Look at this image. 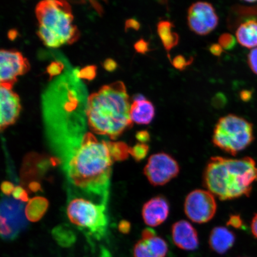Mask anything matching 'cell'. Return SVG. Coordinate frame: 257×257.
Wrapping results in <instances>:
<instances>
[{
	"label": "cell",
	"instance_id": "35",
	"mask_svg": "<svg viewBox=\"0 0 257 257\" xmlns=\"http://www.w3.org/2000/svg\"><path fill=\"white\" fill-rule=\"evenodd\" d=\"M104 69L108 72H113L117 69V64L114 60L108 59L105 60L103 64Z\"/></svg>",
	"mask_w": 257,
	"mask_h": 257
},
{
	"label": "cell",
	"instance_id": "21",
	"mask_svg": "<svg viewBox=\"0 0 257 257\" xmlns=\"http://www.w3.org/2000/svg\"><path fill=\"white\" fill-rule=\"evenodd\" d=\"M108 146L112 159L115 161L125 160L130 154V147L126 143L108 142Z\"/></svg>",
	"mask_w": 257,
	"mask_h": 257
},
{
	"label": "cell",
	"instance_id": "26",
	"mask_svg": "<svg viewBox=\"0 0 257 257\" xmlns=\"http://www.w3.org/2000/svg\"><path fill=\"white\" fill-rule=\"evenodd\" d=\"M96 74V67L95 66H88L80 70L79 78L91 80L95 78Z\"/></svg>",
	"mask_w": 257,
	"mask_h": 257
},
{
	"label": "cell",
	"instance_id": "29",
	"mask_svg": "<svg viewBox=\"0 0 257 257\" xmlns=\"http://www.w3.org/2000/svg\"><path fill=\"white\" fill-rule=\"evenodd\" d=\"M248 63L250 69L257 75V47L250 51L248 56Z\"/></svg>",
	"mask_w": 257,
	"mask_h": 257
},
{
	"label": "cell",
	"instance_id": "18",
	"mask_svg": "<svg viewBox=\"0 0 257 257\" xmlns=\"http://www.w3.org/2000/svg\"><path fill=\"white\" fill-rule=\"evenodd\" d=\"M237 41L248 48L257 47V21L250 20L241 24L236 32Z\"/></svg>",
	"mask_w": 257,
	"mask_h": 257
},
{
	"label": "cell",
	"instance_id": "39",
	"mask_svg": "<svg viewBox=\"0 0 257 257\" xmlns=\"http://www.w3.org/2000/svg\"><path fill=\"white\" fill-rule=\"evenodd\" d=\"M252 92L248 90H243L240 93V97L243 101L248 102L252 98Z\"/></svg>",
	"mask_w": 257,
	"mask_h": 257
},
{
	"label": "cell",
	"instance_id": "40",
	"mask_svg": "<svg viewBox=\"0 0 257 257\" xmlns=\"http://www.w3.org/2000/svg\"><path fill=\"white\" fill-rule=\"evenodd\" d=\"M250 230L253 236L257 239V214L252 218L250 223Z\"/></svg>",
	"mask_w": 257,
	"mask_h": 257
},
{
	"label": "cell",
	"instance_id": "19",
	"mask_svg": "<svg viewBox=\"0 0 257 257\" xmlns=\"http://www.w3.org/2000/svg\"><path fill=\"white\" fill-rule=\"evenodd\" d=\"M174 27V25L168 21H160L157 25V32L164 47L168 53L173 48L178 46L179 41L178 34L173 31Z\"/></svg>",
	"mask_w": 257,
	"mask_h": 257
},
{
	"label": "cell",
	"instance_id": "9",
	"mask_svg": "<svg viewBox=\"0 0 257 257\" xmlns=\"http://www.w3.org/2000/svg\"><path fill=\"white\" fill-rule=\"evenodd\" d=\"M24 205L12 198L3 199L1 207V234L5 239H14L27 225Z\"/></svg>",
	"mask_w": 257,
	"mask_h": 257
},
{
	"label": "cell",
	"instance_id": "11",
	"mask_svg": "<svg viewBox=\"0 0 257 257\" xmlns=\"http://www.w3.org/2000/svg\"><path fill=\"white\" fill-rule=\"evenodd\" d=\"M28 60L17 51L2 50L0 52V81L14 85L17 77L29 70Z\"/></svg>",
	"mask_w": 257,
	"mask_h": 257
},
{
	"label": "cell",
	"instance_id": "17",
	"mask_svg": "<svg viewBox=\"0 0 257 257\" xmlns=\"http://www.w3.org/2000/svg\"><path fill=\"white\" fill-rule=\"evenodd\" d=\"M155 115V108L152 102L147 99L135 101L131 106L132 121L139 124H149Z\"/></svg>",
	"mask_w": 257,
	"mask_h": 257
},
{
	"label": "cell",
	"instance_id": "20",
	"mask_svg": "<svg viewBox=\"0 0 257 257\" xmlns=\"http://www.w3.org/2000/svg\"><path fill=\"white\" fill-rule=\"evenodd\" d=\"M48 207V201L46 198L36 197L28 202L25 208L26 217L32 222H36L43 217Z\"/></svg>",
	"mask_w": 257,
	"mask_h": 257
},
{
	"label": "cell",
	"instance_id": "25",
	"mask_svg": "<svg viewBox=\"0 0 257 257\" xmlns=\"http://www.w3.org/2000/svg\"><path fill=\"white\" fill-rule=\"evenodd\" d=\"M193 62V58L186 59V57L182 55L177 56L172 60L173 66L177 69L184 70L186 67L190 65Z\"/></svg>",
	"mask_w": 257,
	"mask_h": 257
},
{
	"label": "cell",
	"instance_id": "14",
	"mask_svg": "<svg viewBox=\"0 0 257 257\" xmlns=\"http://www.w3.org/2000/svg\"><path fill=\"white\" fill-rule=\"evenodd\" d=\"M170 213V205L163 196H156L143 205L142 216L145 223L150 227H156L167 220Z\"/></svg>",
	"mask_w": 257,
	"mask_h": 257
},
{
	"label": "cell",
	"instance_id": "27",
	"mask_svg": "<svg viewBox=\"0 0 257 257\" xmlns=\"http://www.w3.org/2000/svg\"><path fill=\"white\" fill-rule=\"evenodd\" d=\"M64 67L62 62H53L48 66L47 71L51 78H52L54 76L59 75L62 72Z\"/></svg>",
	"mask_w": 257,
	"mask_h": 257
},
{
	"label": "cell",
	"instance_id": "38",
	"mask_svg": "<svg viewBox=\"0 0 257 257\" xmlns=\"http://www.w3.org/2000/svg\"><path fill=\"white\" fill-rule=\"evenodd\" d=\"M118 229L123 233H128L131 230V223L126 220H121L118 224Z\"/></svg>",
	"mask_w": 257,
	"mask_h": 257
},
{
	"label": "cell",
	"instance_id": "2",
	"mask_svg": "<svg viewBox=\"0 0 257 257\" xmlns=\"http://www.w3.org/2000/svg\"><path fill=\"white\" fill-rule=\"evenodd\" d=\"M131 106L124 83L117 81L89 96L86 118L94 133L115 140L133 126Z\"/></svg>",
	"mask_w": 257,
	"mask_h": 257
},
{
	"label": "cell",
	"instance_id": "30",
	"mask_svg": "<svg viewBox=\"0 0 257 257\" xmlns=\"http://www.w3.org/2000/svg\"><path fill=\"white\" fill-rule=\"evenodd\" d=\"M134 48L137 53L143 54H146L150 50L149 43L144 39H141L138 41L137 43L135 44Z\"/></svg>",
	"mask_w": 257,
	"mask_h": 257
},
{
	"label": "cell",
	"instance_id": "1",
	"mask_svg": "<svg viewBox=\"0 0 257 257\" xmlns=\"http://www.w3.org/2000/svg\"><path fill=\"white\" fill-rule=\"evenodd\" d=\"M67 179L82 194L107 204L112 159L108 142L86 133L63 161Z\"/></svg>",
	"mask_w": 257,
	"mask_h": 257
},
{
	"label": "cell",
	"instance_id": "34",
	"mask_svg": "<svg viewBox=\"0 0 257 257\" xmlns=\"http://www.w3.org/2000/svg\"><path fill=\"white\" fill-rule=\"evenodd\" d=\"M141 25L139 22L134 19H128L125 23V30L133 29V30L138 31L140 30Z\"/></svg>",
	"mask_w": 257,
	"mask_h": 257
},
{
	"label": "cell",
	"instance_id": "37",
	"mask_svg": "<svg viewBox=\"0 0 257 257\" xmlns=\"http://www.w3.org/2000/svg\"><path fill=\"white\" fill-rule=\"evenodd\" d=\"M226 101V99L225 98V96L223 95L219 94L215 96L213 99V104L215 107H223V105L225 104Z\"/></svg>",
	"mask_w": 257,
	"mask_h": 257
},
{
	"label": "cell",
	"instance_id": "10",
	"mask_svg": "<svg viewBox=\"0 0 257 257\" xmlns=\"http://www.w3.org/2000/svg\"><path fill=\"white\" fill-rule=\"evenodd\" d=\"M188 23L194 33L206 35L217 27L218 17L210 3L198 2L192 4L188 9Z\"/></svg>",
	"mask_w": 257,
	"mask_h": 257
},
{
	"label": "cell",
	"instance_id": "24",
	"mask_svg": "<svg viewBox=\"0 0 257 257\" xmlns=\"http://www.w3.org/2000/svg\"><path fill=\"white\" fill-rule=\"evenodd\" d=\"M236 41L235 38L230 34H223L220 35L219 39H218V44H219L224 50H232L234 46H236Z\"/></svg>",
	"mask_w": 257,
	"mask_h": 257
},
{
	"label": "cell",
	"instance_id": "3",
	"mask_svg": "<svg viewBox=\"0 0 257 257\" xmlns=\"http://www.w3.org/2000/svg\"><path fill=\"white\" fill-rule=\"evenodd\" d=\"M202 178L205 187L221 201L248 197L257 181V166L249 157H213L205 166Z\"/></svg>",
	"mask_w": 257,
	"mask_h": 257
},
{
	"label": "cell",
	"instance_id": "16",
	"mask_svg": "<svg viewBox=\"0 0 257 257\" xmlns=\"http://www.w3.org/2000/svg\"><path fill=\"white\" fill-rule=\"evenodd\" d=\"M236 237L232 231L223 226L214 227L209 237V245L215 252L223 254L233 246Z\"/></svg>",
	"mask_w": 257,
	"mask_h": 257
},
{
	"label": "cell",
	"instance_id": "43",
	"mask_svg": "<svg viewBox=\"0 0 257 257\" xmlns=\"http://www.w3.org/2000/svg\"><path fill=\"white\" fill-rule=\"evenodd\" d=\"M144 99H146L145 98V96L143 95L138 94L134 96V100L135 101H141L144 100Z\"/></svg>",
	"mask_w": 257,
	"mask_h": 257
},
{
	"label": "cell",
	"instance_id": "41",
	"mask_svg": "<svg viewBox=\"0 0 257 257\" xmlns=\"http://www.w3.org/2000/svg\"><path fill=\"white\" fill-rule=\"evenodd\" d=\"M29 189L33 192H37L41 190V185L38 182H32L29 185Z\"/></svg>",
	"mask_w": 257,
	"mask_h": 257
},
{
	"label": "cell",
	"instance_id": "12",
	"mask_svg": "<svg viewBox=\"0 0 257 257\" xmlns=\"http://www.w3.org/2000/svg\"><path fill=\"white\" fill-rule=\"evenodd\" d=\"M168 252V243L150 228L143 231L142 237L134 248L135 257H166Z\"/></svg>",
	"mask_w": 257,
	"mask_h": 257
},
{
	"label": "cell",
	"instance_id": "36",
	"mask_svg": "<svg viewBox=\"0 0 257 257\" xmlns=\"http://www.w3.org/2000/svg\"><path fill=\"white\" fill-rule=\"evenodd\" d=\"M210 51L214 56L220 57L223 52V49L219 44H213L210 47Z\"/></svg>",
	"mask_w": 257,
	"mask_h": 257
},
{
	"label": "cell",
	"instance_id": "28",
	"mask_svg": "<svg viewBox=\"0 0 257 257\" xmlns=\"http://www.w3.org/2000/svg\"><path fill=\"white\" fill-rule=\"evenodd\" d=\"M12 194L13 197H14L16 200H20L22 202H27L29 201L28 193L22 186H16Z\"/></svg>",
	"mask_w": 257,
	"mask_h": 257
},
{
	"label": "cell",
	"instance_id": "15",
	"mask_svg": "<svg viewBox=\"0 0 257 257\" xmlns=\"http://www.w3.org/2000/svg\"><path fill=\"white\" fill-rule=\"evenodd\" d=\"M173 242L183 250H194L199 245L198 233L188 221L179 220L173 224L172 227Z\"/></svg>",
	"mask_w": 257,
	"mask_h": 257
},
{
	"label": "cell",
	"instance_id": "31",
	"mask_svg": "<svg viewBox=\"0 0 257 257\" xmlns=\"http://www.w3.org/2000/svg\"><path fill=\"white\" fill-rule=\"evenodd\" d=\"M228 226H232L236 229H239L243 226V221L238 215L230 216L227 223Z\"/></svg>",
	"mask_w": 257,
	"mask_h": 257
},
{
	"label": "cell",
	"instance_id": "23",
	"mask_svg": "<svg viewBox=\"0 0 257 257\" xmlns=\"http://www.w3.org/2000/svg\"><path fill=\"white\" fill-rule=\"evenodd\" d=\"M54 234L58 242L63 246H68L73 243L74 238L70 231L64 230L63 228H59L56 232L54 231Z\"/></svg>",
	"mask_w": 257,
	"mask_h": 257
},
{
	"label": "cell",
	"instance_id": "7",
	"mask_svg": "<svg viewBox=\"0 0 257 257\" xmlns=\"http://www.w3.org/2000/svg\"><path fill=\"white\" fill-rule=\"evenodd\" d=\"M180 172L177 161L169 154L159 153L151 156L144 169V174L154 186L165 185Z\"/></svg>",
	"mask_w": 257,
	"mask_h": 257
},
{
	"label": "cell",
	"instance_id": "32",
	"mask_svg": "<svg viewBox=\"0 0 257 257\" xmlns=\"http://www.w3.org/2000/svg\"><path fill=\"white\" fill-rule=\"evenodd\" d=\"M136 138L139 143L147 144L150 141L151 137L149 132L141 131L137 133Z\"/></svg>",
	"mask_w": 257,
	"mask_h": 257
},
{
	"label": "cell",
	"instance_id": "22",
	"mask_svg": "<svg viewBox=\"0 0 257 257\" xmlns=\"http://www.w3.org/2000/svg\"><path fill=\"white\" fill-rule=\"evenodd\" d=\"M150 150L149 145L138 143L130 147V154L137 162H140L147 156Z\"/></svg>",
	"mask_w": 257,
	"mask_h": 257
},
{
	"label": "cell",
	"instance_id": "4",
	"mask_svg": "<svg viewBox=\"0 0 257 257\" xmlns=\"http://www.w3.org/2000/svg\"><path fill=\"white\" fill-rule=\"evenodd\" d=\"M36 14L40 27L49 32L61 46L73 43L78 40L79 32L73 24L71 8L67 2H41L37 6Z\"/></svg>",
	"mask_w": 257,
	"mask_h": 257
},
{
	"label": "cell",
	"instance_id": "13",
	"mask_svg": "<svg viewBox=\"0 0 257 257\" xmlns=\"http://www.w3.org/2000/svg\"><path fill=\"white\" fill-rule=\"evenodd\" d=\"M0 87V125L3 131L14 124L21 111L19 96L12 91V86L1 83Z\"/></svg>",
	"mask_w": 257,
	"mask_h": 257
},
{
	"label": "cell",
	"instance_id": "6",
	"mask_svg": "<svg viewBox=\"0 0 257 257\" xmlns=\"http://www.w3.org/2000/svg\"><path fill=\"white\" fill-rule=\"evenodd\" d=\"M105 204H95L82 197H72L67 207L69 219L89 236L99 239L105 235L108 219Z\"/></svg>",
	"mask_w": 257,
	"mask_h": 257
},
{
	"label": "cell",
	"instance_id": "42",
	"mask_svg": "<svg viewBox=\"0 0 257 257\" xmlns=\"http://www.w3.org/2000/svg\"><path fill=\"white\" fill-rule=\"evenodd\" d=\"M18 32L15 30H12L9 32L8 37L10 40H14L18 36Z\"/></svg>",
	"mask_w": 257,
	"mask_h": 257
},
{
	"label": "cell",
	"instance_id": "8",
	"mask_svg": "<svg viewBox=\"0 0 257 257\" xmlns=\"http://www.w3.org/2000/svg\"><path fill=\"white\" fill-rule=\"evenodd\" d=\"M184 211L186 216L193 222L207 223L216 214L217 202L210 192L195 189L186 197Z\"/></svg>",
	"mask_w": 257,
	"mask_h": 257
},
{
	"label": "cell",
	"instance_id": "33",
	"mask_svg": "<svg viewBox=\"0 0 257 257\" xmlns=\"http://www.w3.org/2000/svg\"><path fill=\"white\" fill-rule=\"evenodd\" d=\"M15 188L14 185L8 181L3 182L2 185V191L5 195H11L12 193L14 192Z\"/></svg>",
	"mask_w": 257,
	"mask_h": 257
},
{
	"label": "cell",
	"instance_id": "5",
	"mask_svg": "<svg viewBox=\"0 0 257 257\" xmlns=\"http://www.w3.org/2000/svg\"><path fill=\"white\" fill-rule=\"evenodd\" d=\"M253 140L252 124L245 118L229 114L218 120L212 141L218 149L234 156L248 147Z\"/></svg>",
	"mask_w": 257,
	"mask_h": 257
}]
</instances>
